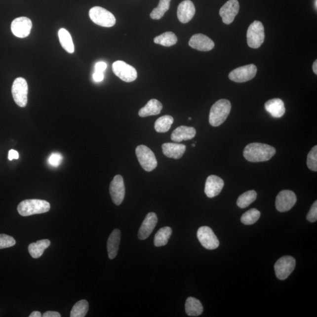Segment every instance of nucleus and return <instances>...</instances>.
I'll return each instance as SVG.
<instances>
[{"mask_svg":"<svg viewBox=\"0 0 317 317\" xmlns=\"http://www.w3.org/2000/svg\"><path fill=\"white\" fill-rule=\"evenodd\" d=\"M276 153V149L272 146L260 143H252L245 147L243 156L245 159L250 162H262L269 160Z\"/></svg>","mask_w":317,"mask_h":317,"instance_id":"nucleus-1","label":"nucleus"},{"mask_svg":"<svg viewBox=\"0 0 317 317\" xmlns=\"http://www.w3.org/2000/svg\"><path fill=\"white\" fill-rule=\"evenodd\" d=\"M231 103L227 99H220L211 108L209 123L214 127L221 125L226 120L231 111Z\"/></svg>","mask_w":317,"mask_h":317,"instance_id":"nucleus-2","label":"nucleus"},{"mask_svg":"<svg viewBox=\"0 0 317 317\" xmlns=\"http://www.w3.org/2000/svg\"><path fill=\"white\" fill-rule=\"evenodd\" d=\"M50 208V204L45 200L28 199L21 201L18 204L17 210L21 216H29L48 212Z\"/></svg>","mask_w":317,"mask_h":317,"instance_id":"nucleus-3","label":"nucleus"},{"mask_svg":"<svg viewBox=\"0 0 317 317\" xmlns=\"http://www.w3.org/2000/svg\"><path fill=\"white\" fill-rule=\"evenodd\" d=\"M89 15L92 21L99 26L112 27L116 23V18L112 12L98 6L91 8Z\"/></svg>","mask_w":317,"mask_h":317,"instance_id":"nucleus-4","label":"nucleus"},{"mask_svg":"<svg viewBox=\"0 0 317 317\" xmlns=\"http://www.w3.org/2000/svg\"><path fill=\"white\" fill-rule=\"evenodd\" d=\"M136 155L142 168L147 172H151L157 167V158L154 152L147 146H138L136 149Z\"/></svg>","mask_w":317,"mask_h":317,"instance_id":"nucleus-5","label":"nucleus"},{"mask_svg":"<svg viewBox=\"0 0 317 317\" xmlns=\"http://www.w3.org/2000/svg\"><path fill=\"white\" fill-rule=\"evenodd\" d=\"M12 97L20 107H26L28 102L29 86L27 80L23 78L19 77L14 80L11 89Z\"/></svg>","mask_w":317,"mask_h":317,"instance_id":"nucleus-6","label":"nucleus"},{"mask_svg":"<svg viewBox=\"0 0 317 317\" xmlns=\"http://www.w3.org/2000/svg\"><path fill=\"white\" fill-rule=\"evenodd\" d=\"M264 28L260 21H254L248 27L247 33V44L250 48L260 47L264 41Z\"/></svg>","mask_w":317,"mask_h":317,"instance_id":"nucleus-7","label":"nucleus"},{"mask_svg":"<svg viewBox=\"0 0 317 317\" xmlns=\"http://www.w3.org/2000/svg\"><path fill=\"white\" fill-rule=\"evenodd\" d=\"M113 71L124 82H131L137 79L138 74L135 68L122 61L115 62L113 65Z\"/></svg>","mask_w":317,"mask_h":317,"instance_id":"nucleus-8","label":"nucleus"},{"mask_svg":"<svg viewBox=\"0 0 317 317\" xmlns=\"http://www.w3.org/2000/svg\"><path fill=\"white\" fill-rule=\"evenodd\" d=\"M296 260L291 256H284L279 259L275 264V270L277 277L284 280L294 271L296 267Z\"/></svg>","mask_w":317,"mask_h":317,"instance_id":"nucleus-9","label":"nucleus"},{"mask_svg":"<svg viewBox=\"0 0 317 317\" xmlns=\"http://www.w3.org/2000/svg\"><path fill=\"white\" fill-rule=\"evenodd\" d=\"M257 68L254 64L245 65V66L236 68L229 74V79L238 83L248 81L254 79L257 74Z\"/></svg>","mask_w":317,"mask_h":317,"instance_id":"nucleus-10","label":"nucleus"},{"mask_svg":"<svg viewBox=\"0 0 317 317\" xmlns=\"http://www.w3.org/2000/svg\"><path fill=\"white\" fill-rule=\"evenodd\" d=\"M197 236L201 244L206 249L214 250L219 247L218 238L209 227H201L198 231Z\"/></svg>","mask_w":317,"mask_h":317,"instance_id":"nucleus-11","label":"nucleus"},{"mask_svg":"<svg viewBox=\"0 0 317 317\" xmlns=\"http://www.w3.org/2000/svg\"><path fill=\"white\" fill-rule=\"evenodd\" d=\"M297 202L296 194L293 191L284 190L279 193L276 198V209L279 212H285L293 207Z\"/></svg>","mask_w":317,"mask_h":317,"instance_id":"nucleus-12","label":"nucleus"},{"mask_svg":"<svg viewBox=\"0 0 317 317\" xmlns=\"http://www.w3.org/2000/svg\"><path fill=\"white\" fill-rule=\"evenodd\" d=\"M33 27L32 21L26 17H20L12 21L11 29L12 34L18 38L24 39L29 36Z\"/></svg>","mask_w":317,"mask_h":317,"instance_id":"nucleus-13","label":"nucleus"},{"mask_svg":"<svg viewBox=\"0 0 317 317\" xmlns=\"http://www.w3.org/2000/svg\"><path fill=\"white\" fill-rule=\"evenodd\" d=\"M110 192L112 200L115 204L119 206L122 203L125 195V187L122 176L117 175L114 177L110 184Z\"/></svg>","mask_w":317,"mask_h":317,"instance_id":"nucleus-14","label":"nucleus"},{"mask_svg":"<svg viewBox=\"0 0 317 317\" xmlns=\"http://www.w3.org/2000/svg\"><path fill=\"white\" fill-rule=\"evenodd\" d=\"M240 9L238 0H229L220 8L219 14L224 23L231 24L234 21Z\"/></svg>","mask_w":317,"mask_h":317,"instance_id":"nucleus-15","label":"nucleus"},{"mask_svg":"<svg viewBox=\"0 0 317 317\" xmlns=\"http://www.w3.org/2000/svg\"><path fill=\"white\" fill-rule=\"evenodd\" d=\"M189 45L192 48L200 51H209L214 47V42L212 40L201 34L193 36L189 40Z\"/></svg>","mask_w":317,"mask_h":317,"instance_id":"nucleus-16","label":"nucleus"},{"mask_svg":"<svg viewBox=\"0 0 317 317\" xmlns=\"http://www.w3.org/2000/svg\"><path fill=\"white\" fill-rule=\"evenodd\" d=\"M224 185L225 182L222 179L216 175H210L208 177L205 184V194L209 198L216 197L220 194Z\"/></svg>","mask_w":317,"mask_h":317,"instance_id":"nucleus-17","label":"nucleus"},{"mask_svg":"<svg viewBox=\"0 0 317 317\" xmlns=\"http://www.w3.org/2000/svg\"><path fill=\"white\" fill-rule=\"evenodd\" d=\"M196 12L195 5L191 0H185L180 3L177 15L182 23H189L194 18Z\"/></svg>","mask_w":317,"mask_h":317,"instance_id":"nucleus-18","label":"nucleus"},{"mask_svg":"<svg viewBox=\"0 0 317 317\" xmlns=\"http://www.w3.org/2000/svg\"><path fill=\"white\" fill-rule=\"evenodd\" d=\"M158 217L154 212L149 213L142 224L138 233L140 240H145L153 232L158 223Z\"/></svg>","mask_w":317,"mask_h":317,"instance_id":"nucleus-19","label":"nucleus"},{"mask_svg":"<svg viewBox=\"0 0 317 317\" xmlns=\"http://www.w3.org/2000/svg\"><path fill=\"white\" fill-rule=\"evenodd\" d=\"M197 130L193 127L180 126L174 130L171 139L173 142L179 143L183 141H188L195 137Z\"/></svg>","mask_w":317,"mask_h":317,"instance_id":"nucleus-20","label":"nucleus"},{"mask_svg":"<svg viewBox=\"0 0 317 317\" xmlns=\"http://www.w3.org/2000/svg\"><path fill=\"white\" fill-rule=\"evenodd\" d=\"M162 152L166 157L179 159L185 153L186 147L185 145L175 143H165L162 145Z\"/></svg>","mask_w":317,"mask_h":317,"instance_id":"nucleus-21","label":"nucleus"},{"mask_svg":"<svg viewBox=\"0 0 317 317\" xmlns=\"http://www.w3.org/2000/svg\"><path fill=\"white\" fill-rule=\"evenodd\" d=\"M265 110L275 118H279L284 116L285 108L283 101L280 99L275 98L266 102L264 105Z\"/></svg>","mask_w":317,"mask_h":317,"instance_id":"nucleus-22","label":"nucleus"},{"mask_svg":"<svg viewBox=\"0 0 317 317\" xmlns=\"http://www.w3.org/2000/svg\"><path fill=\"white\" fill-rule=\"evenodd\" d=\"M120 241V231L119 229H115L112 232L107 242L108 257L110 259H114L117 256Z\"/></svg>","mask_w":317,"mask_h":317,"instance_id":"nucleus-23","label":"nucleus"},{"mask_svg":"<svg viewBox=\"0 0 317 317\" xmlns=\"http://www.w3.org/2000/svg\"><path fill=\"white\" fill-rule=\"evenodd\" d=\"M163 105L160 102L156 99H152L147 104L139 111V116L141 117H147L152 116H157L160 113L162 110Z\"/></svg>","mask_w":317,"mask_h":317,"instance_id":"nucleus-24","label":"nucleus"},{"mask_svg":"<svg viewBox=\"0 0 317 317\" xmlns=\"http://www.w3.org/2000/svg\"><path fill=\"white\" fill-rule=\"evenodd\" d=\"M186 313L189 316L198 317L203 312V307L199 300L194 297H189L185 304Z\"/></svg>","mask_w":317,"mask_h":317,"instance_id":"nucleus-25","label":"nucleus"},{"mask_svg":"<svg viewBox=\"0 0 317 317\" xmlns=\"http://www.w3.org/2000/svg\"><path fill=\"white\" fill-rule=\"evenodd\" d=\"M51 242L48 239L39 240L36 243L30 244L29 246V253L34 259H39L42 256L46 248L50 245Z\"/></svg>","mask_w":317,"mask_h":317,"instance_id":"nucleus-26","label":"nucleus"},{"mask_svg":"<svg viewBox=\"0 0 317 317\" xmlns=\"http://www.w3.org/2000/svg\"><path fill=\"white\" fill-rule=\"evenodd\" d=\"M58 37L62 47L70 54H73L75 51L72 37L67 30L61 29L59 30Z\"/></svg>","mask_w":317,"mask_h":317,"instance_id":"nucleus-27","label":"nucleus"},{"mask_svg":"<svg viewBox=\"0 0 317 317\" xmlns=\"http://www.w3.org/2000/svg\"><path fill=\"white\" fill-rule=\"evenodd\" d=\"M172 234V230L169 227H164L155 235L154 244L155 246H164L168 243L169 239Z\"/></svg>","mask_w":317,"mask_h":317,"instance_id":"nucleus-28","label":"nucleus"},{"mask_svg":"<svg viewBox=\"0 0 317 317\" xmlns=\"http://www.w3.org/2000/svg\"><path fill=\"white\" fill-rule=\"evenodd\" d=\"M178 42V38L175 34L168 32L155 37L154 42L164 46H171L175 45Z\"/></svg>","mask_w":317,"mask_h":317,"instance_id":"nucleus-29","label":"nucleus"},{"mask_svg":"<svg viewBox=\"0 0 317 317\" xmlns=\"http://www.w3.org/2000/svg\"><path fill=\"white\" fill-rule=\"evenodd\" d=\"M174 122L172 117L164 116L158 119L155 123V129L158 133H164L168 131Z\"/></svg>","mask_w":317,"mask_h":317,"instance_id":"nucleus-30","label":"nucleus"},{"mask_svg":"<svg viewBox=\"0 0 317 317\" xmlns=\"http://www.w3.org/2000/svg\"><path fill=\"white\" fill-rule=\"evenodd\" d=\"M171 0H160L157 8L152 11L150 16L153 20H160L170 7Z\"/></svg>","mask_w":317,"mask_h":317,"instance_id":"nucleus-31","label":"nucleus"},{"mask_svg":"<svg viewBox=\"0 0 317 317\" xmlns=\"http://www.w3.org/2000/svg\"><path fill=\"white\" fill-rule=\"evenodd\" d=\"M257 194L256 191H249L244 193L239 197L237 204L241 209L247 207L256 200Z\"/></svg>","mask_w":317,"mask_h":317,"instance_id":"nucleus-32","label":"nucleus"},{"mask_svg":"<svg viewBox=\"0 0 317 317\" xmlns=\"http://www.w3.org/2000/svg\"><path fill=\"white\" fill-rule=\"evenodd\" d=\"M89 304L85 300H82L77 302L73 307L71 312V317H84L88 313Z\"/></svg>","mask_w":317,"mask_h":317,"instance_id":"nucleus-33","label":"nucleus"},{"mask_svg":"<svg viewBox=\"0 0 317 317\" xmlns=\"http://www.w3.org/2000/svg\"><path fill=\"white\" fill-rule=\"evenodd\" d=\"M260 217V212L256 209L248 210L241 217V222L245 225H253L258 221Z\"/></svg>","mask_w":317,"mask_h":317,"instance_id":"nucleus-34","label":"nucleus"},{"mask_svg":"<svg viewBox=\"0 0 317 317\" xmlns=\"http://www.w3.org/2000/svg\"><path fill=\"white\" fill-rule=\"evenodd\" d=\"M307 164L310 170L317 171V146L313 147L308 154Z\"/></svg>","mask_w":317,"mask_h":317,"instance_id":"nucleus-35","label":"nucleus"},{"mask_svg":"<svg viewBox=\"0 0 317 317\" xmlns=\"http://www.w3.org/2000/svg\"><path fill=\"white\" fill-rule=\"evenodd\" d=\"M15 244L16 241L11 236L0 234V249L14 246Z\"/></svg>","mask_w":317,"mask_h":317,"instance_id":"nucleus-36","label":"nucleus"},{"mask_svg":"<svg viewBox=\"0 0 317 317\" xmlns=\"http://www.w3.org/2000/svg\"><path fill=\"white\" fill-rule=\"evenodd\" d=\"M63 157L60 154L54 153L51 155L48 159V162L49 165L57 167L60 165L63 161Z\"/></svg>","mask_w":317,"mask_h":317,"instance_id":"nucleus-37","label":"nucleus"},{"mask_svg":"<svg viewBox=\"0 0 317 317\" xmlns=\"http://www.w3.org/2000/svg\"><path fill=\"white\" fill-rule=\"evenodd\" d=\"M307 219L309 222L314 223L317 221V201H315L313 203L312 208L308 213L307 216Z\"/></svg>","mask_w":317,"mask_h":317,"instance_id":"nucleus-38","label":"nucleus"},{"mask_svg":"<svg viewBox=\"0 0 317 317\" xmlns=\"http://www.w3.org/2000/svg\"><path fill=\"white\" fill-rule=\"evenodd\" d=\"M107 64L104 62H99L96 63L95 66V70L96 72L104 73V71L107 69Z\"/></svg>","mask_w":317,"mask_h":317,"instance_id":"nucleus-39","label":"nucleus"},{"mask_svg":"<svg viewBox=\"0 0 317 317\" xmlns=\"http://www.w3.org/2000/svg\"><path fill=\"white\" fill-rule=\"evenodd\" d=\"M104 79V75L103 73L96 72L93 74V79L96 82H101Z\"/></svg>","mask_w":317,"mask_h":317,"instance_id":"nucleus-40","label":"nucleus"},{"mask_svg":"<svg viewBox=\"0 0 317 317\" xmlns=\"http://www.w3.org/2000/svg\"><path fill=\"white\" fill-rule=\"evenodd\" d=\"M19 158V154L18 152L14 150V149H11L8 152V159L12 160L13 159H18Z\"/></svg>","mask_w":317,"mask_h":317,"instance_id":"nucleus-41","label":"nucleus"},{"mask_svg":"<svg viewBox=\"0 0 317 317\" xmlns=\"http://www.w3.org/2000/svg\"><path fill=\"white\" fill-rule=\"evenodd\" d=\"M43 317H61L60 314L57 312H52V311H48L42 315Z\"/></svg>","mask_w":317,"mask_h":317,"instance_id":"nucleus-42","label":"nucleus"},{"mask_svg":"<svg viewBox=\"0 0 317 317\" xmlns=\"http://www.w3.org/2000/svg\"><path fill=\"white\" fill-rule=\"evenodd\" d=\"M30 317H42L41 313L39 312H33L29 316Z\"/></svg>","mask_w":317,"mask_h":317,"instance_id":"nucleus-43","label":"nucleus"},{"mask_svg":"<svg viewBox=\"0 0 317 317\" xmlns=\"http://www.w3.org/2000/svg\"><path fill=\"white\" fill-rule=\"evenodd\" d=\"M313 70L314 73H315L317 75V60H316L315 61V63H314L313 64Z\"/></svg>","mask_w":317,"mask_h":317,"instance_id":"nucleus-44","label":"nucleus"},{"mask_svg":"<svg viewBox=\"0 0 317 317\" xmlns=\"http://www.w3.org/2000/svg\"><path fill=\"white\" fill-rule=\"evenodd\" d=\"M317 0H316V3H315V4H316V10H317Z\"/></svg>","mask_w":317,"mask_h":317,"instance_id":"nucleus-45","label":"nucleus"},{"mask_svg":"<svg viewBox=\"0 0 317 317\" xmlns=\"http://www.w3.org/2000/svg\"><path fill=\"white\" fill-rule=\"evenodd\" d=\"M192 146L193 147H195V144H192Z\"/></svg>","mask_w":317,"mask_h":317,"instance_id":"nucleus-46","label":"nucleus"},{"mask_svg":"<svg viewBox=\"0 0 317 317\" xmlns=\"http://www.w3.org/2000/svg\"><path fill=\"white\" fill-rule=\"evenodd\" d=\"M189 120H191V119H192V118H189Z\"/></svg>","mask_w":317,"mask_h":317,"instance_id":"nucleus-47","label":"nucleus"}]
</instances>
